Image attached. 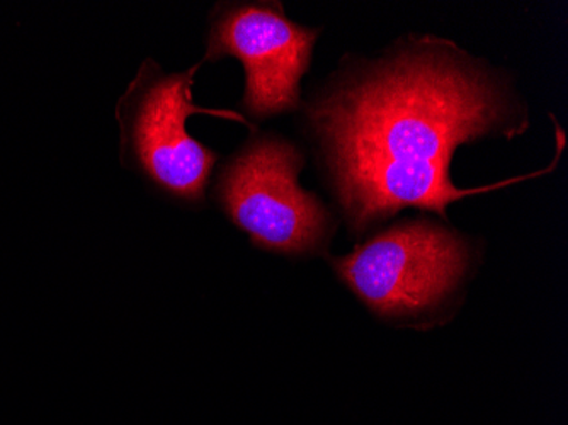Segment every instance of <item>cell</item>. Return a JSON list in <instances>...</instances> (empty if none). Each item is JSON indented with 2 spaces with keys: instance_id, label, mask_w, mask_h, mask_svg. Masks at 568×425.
I'll return each instance as SVG.
<instances>
[{
  "instance_id": "1",
  "label": "cell",
  "mask_w": 568,
  "mask_h": 425,
  "mask_svg": "<svg viewBox=\"0 0 568 425\" xmlns=\"http://www.w3.org/2000/svg\"><path fill=\"white\" fill-rule=\"evenodd\" d=\"M300 111L325 185L356 236L405 208L448 222L449 204L509 184L459 190L453 155L480 140L516 139L531 123L504 70L433 34H408L375 59L344 57Z\"/></svg>"
},
{
  "instance_id": "2",
  "label": "cell",
  "mask_w": 568,
  "mask_h": 425,
  "mask_svg": "<svg viewBox=\"0 0 568 425\" xmlns=\"http://www.w3.org/2000/svg\"><path fill=\"white\" fill-rule=\"evenodd\" d=\"M474 242L426 216L386 226L332 267L376 316L420 325L448 312L475 264Z\"/></svg>"
},
{
  "instance_id": "3",
  "label": "cell",
  "mask_w": 568,
  "mask_h": 425,
  "mask_svg": "<svg viewBox=\"0 0 568 425\" xmlns=\"http://www.w3.org/2000/svg\"><path fill=\"white\" fill-rule=\"evenodd\" d=\"M303 168L305 153L292 140L252 131L220 168L213 200L254 247L286 257L321 254L335 220L317 194L303 190Z\"/></svg>"
},
{
  "instance_id": "4",
  "label": "cell",
  "mask_w": 568,
  "mask_h": 425,
  "mask_svg": "<svg viewBox=\"0 0 568 425\" xmlns=\"http://www.w3.org/2000/svg\"><path fill=\"white\" fill-rule=\"evenodd\" d=\"M200 67L168 73L155 60L146 59L116 104L121 164L155 193L184 206L204 203L219 161V153L190 135L187 120L204 113L247 121L241 114L194 104V77Z\"/></svg>"
},
{
  "instance_id": "5",
  "label": "cell",
  "mask_w": 568,
  "mask_h": 425,
  "mask_svg": "<svg viewBox=\"0 0 568 425\" xmlns=\"http://www.w3.org/2000/svg\"><path fill=\"white\" fill-rule=\"evenodd\" d=\"M321 30L298 24L281 2H220L210 14L204 62L232 57L244 67V118L266 121L302 108V81Z\"/></svg>"
}]
</instances>
